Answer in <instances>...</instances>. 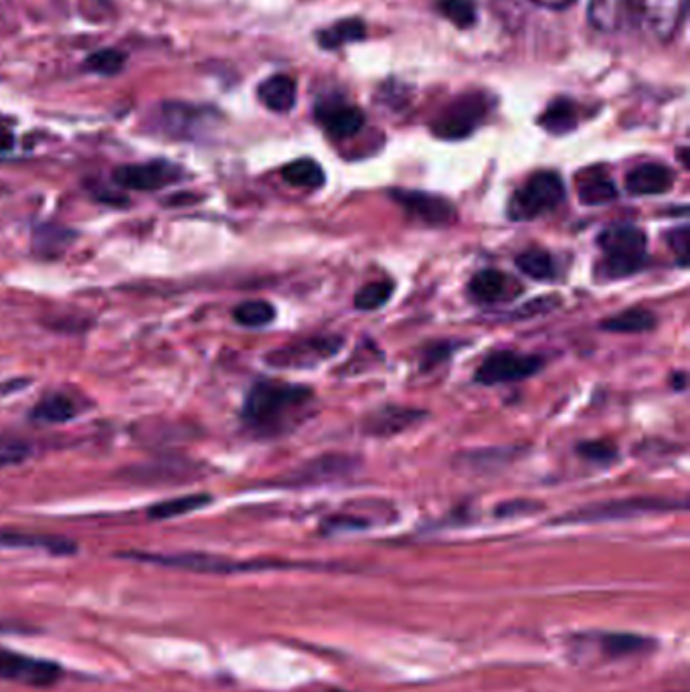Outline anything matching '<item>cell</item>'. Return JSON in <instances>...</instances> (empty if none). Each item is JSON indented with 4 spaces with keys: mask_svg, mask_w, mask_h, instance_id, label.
I'll return each mask as SVG.
<instances>
[{
    "mask_svg": "<svg viewBox=\"0 0 690 692\" xmlns=\"http://www.w3.org/2000/svg\"><path fill=\"white\" fill-rule=\"evenodd\" d=\"M314 401V391L304 385L257 381L243 403V421L262 438H276L298 425Z\"/></svg>",
    "mask_w": 690,
    "mask_h": 692,
    "instance_id": "cell-1",
    "label": "cell"
},
{
    "mask_svg": "<svg viewBox=\"0 0 690 692\" xmlns=\"http://www.w3.org/2000/svg\"><path fill=\"white\" fill-rule=\"evenodd\" d=\"M603 257L597 262L595 276L601 282H614L638 274L646 268V233L630 223L603 229L597 239Z\"/></svg>",
    "mask_w": 690,
    "mask_h": 692,
    "instance_id": "cell-2",
    "label": "cell"
},
{
    "mask_svg": "<svg viewBox=\"0 0 690 692\" xmlns=\"http://www.w3.org/2000/svg\"><path fill=\"white\" fill-rule=\"evenodd\" d=\"M686 500H670V498H656V496H636V498H622V500H608L599 502L593 506H585L579 510H573L561 518L557 523H606V521H624V518L644 516V514H656V512H670V510H684Z\"/></svg>",
    "mask_w": 690,
    "mask_h": 692,
    "instance_id": "cell-3",
    "label": "cell"
},
{
    "mask_svg": "<svg viewBox=\"0 0 690 692\" xmlns=\"http://www.w3.org/2000/svg\"><path fill=\"white\" fill-rule=\"evenodd\" d=\"M565 201L563 179L553 170H541L519 189L508 205V217L514 221H531L555 211Z\"/></svg>",
    "mask_w": 690,
    "mask_h": 692,
    "instance_id": "cell-4",
    "label": "cell"
},
{
    "mask_svg": "<svg viewBox=\"0 0 690 692\" xmlns=\"http://www.w3.org/2000/svg\"><path fill=\"white\" fill-rule=\"evenodd\" d=\"M122 557L138 559L146 563H156L162 567H177L195 573H243V571H270V569H296L304 567L300 563L284 561H229L223 557H211L201 553H181V555H152V553H124Z\"/></svg>",
    "mask_w": 690,
    "mask_h": 692,
    "instance_id": "cell-5",
    "label": "cell"
},
{
    "mask_svg": "<svg viewBox=\"0 0 690 692\" xmlns=\"http://www.w3.org/2000/svg\"><path fill=\"white\" fill-rule=\"evenodd\" d=\"M684 15L686 0H632V21L662 43L676 37Z\"/></svg>",
    "mask_w": 690,
    "mask_h": 692,
    "instance_id": "cell-6",
    "label": "cell"
},
{
    "mask_svg": "<svg viewBox=\"0 0 690 692\" xmlns=\"http://www.w3.org/2000/svg\"><path fill=\"white\" fill-rule=\"evenodd\" d=\"M539 355H523L514 351H496L484 359L474 379L480 385H502L512 381H523L537 375L543 369Z\"/></svg>",
    "mask_w": 690,
    "mask_h": 692,
    "instance_id": "cell-7",
    "label": "cell"
},
{
    "mask_svg": "<svg viewBox=\"0 0 690 692\" xmlns=\"http://www.w3.org/2000/svg\"><path fill=\"white\" fill-rule=\"evenodd\" d=\"M488 114L486 98L480 94H468L450 104L431 126L436 136L444 140H460L470 136Z\"/></svg>",
    "mask_w": 690,
    "mask_h": 692,
    "instance_id": "cell-8",
    "label": "cell"
},
{
    "mask_svg": "<svg viewBox=\"0 0 690 692\" xmlns=\"http://www.w3.org/2000/svg\"><path fill=\"white\" fill-rule=\"evenodd\" d=\"M342 346V338L338 336H316L302 340L298 344L284 346V349L268 355V365L280 369H308L320 365L322 361L334 357Z\"/></svg>",
    "mask_w": 690,
    "mask_h": 692,
    "instance_id": "cell-9",
    "label": "cell"
},
{
    "mask_svg": "<svg viewBox=\"0 0 690 692\" xmlns=\"http://www.w3.org/2000/svg\"><path fill=\"white\" fill-rule=\"evenodd\" d=\"M61 678V668L51 660L31 658L11 650H0V680L21 682L27 686H51Z\"/></svg>",
    "mask_w": 690,
    "mask_h": 692,
    "instance_id": "cell-10",
    "label": "cell"
},
{
    "mask_svg": "<svg viewBox=\"0 0 690 692\" xmlns=\"http://www.w3.org/2000/svg\"><path fill=\"white\" fill-rule=\"evenodd\" d=\"M183 177V170L175 164L154 160L146 164H126L114 170V183L132 191H158Z\"/></svg>",
    "mask_w": 690,
    "mask_h": 692,
    "instance_id": "cell-11",
    "label": "cell"
},
{
    "mask_svg": "<svg viewBox=\"0 0 690 692\" xmlns=\"http://www.w3.org/2000/svg\"><path fill=\"white\" fill-rule=\"evenodd\" d=\"M391 197L397 205H401L405 209V213L425 225H450L456 221V207L440 197V195H431L425 191H391Z\"/></svg>",
    "mask_w": 690,
    "mask_h": 692,
    "instance_id": "cell-12",
    "label": "cell"
},
{
    "mask_svg": "<svg viewBox=\"0 0 690 692\" xmlns=\"http://www.w3.org/2000/svg\"><path fill=\"white\" fill-rule=\"evenodd\" d=\"M316 120L336 140L351 138L365 126V114L342 100H330L316 108Z\"/></svg>",
    "mask_w": 690,
    "mask_h": 692,
    "instance_id": "cell-13",
    "label": "cell"
},
{
    "mask_svg": "<svg viewBox=\"0 0 690 692\" xmlns=\"http://www.w3.org/2000/svg\"><path fill=\"white\" fill-rule=\"evenodd\" d=\"M468 290L476 302L496 304V302L514 298L523 288L516 284L514 278H510L498 270H484L472 278Z\"/></svg>",
    "mask_w": 690,
    "mask_h": 692,
    "instance_id": "cell-14",
    "label": "cell"
},
{
    "mask_svg": "<svg viewBox=\"0 0 690 692\" xmlns=\"http://www.w3.org/2000/svg\"><path fill=\"white\" fill-rule=\"evenodd\" d=\"M674 175L672 170L658 162H646L630 170L626 177V187L632 195H664L672 189Z\"/></svg>",
    "mask_w": 690,
    "mask_h": 692,
    "instance_id": "cell-15",
    "label": "cell"
},
{
    "mask_svg": "<svg viewBox=\"0 0 690 692\" xmlns=\"http://www.w3.org/2000/svg\"><path fill=\"white\" fill-rule=\"evenodd\" d=\"M211 110H201L187 104H166L162 108V122L170 134L179 138H197L209 124Z\"/></svg>",
    "mask_w": 690,
    "mask_h": 692,
    "instance_id": "cell-16",
    "label": "cell"
},
{
    "mask_svg": "<svg viewBox=\"0 0 690 692\" xmlns=\"http://www.w3.org/2000/svg\"><path fill=\"white\" fill-rule=\"evenodd\" d=\"M423 417H425V413L419 409L387 405V407L371 413L365 419V431L371 436L387 438V436L399 434V431H405L407 427H411L413 423H417Z\"/></svg>",
    "mask_w": 690,
    "mask_h": 692,
    "instance_id": "cell-17",
    "label": "cell"
},
{
    "mask_svg": "<svg viewBox=\"0 0 690 692\" xmlns=\"http://www.w3.org/2000/svg\"><path fill=\"white\" fill-rule=\"evenodd\" d=\"M0 547L5 549H41L53 555H73L77 545L63 537L33 535L21 531H0Z\"/></svg>",
    "mask_w": 690,
    "mask_h": 692,
    "instance_id": "cell-18",
    "label": "cell"
},
{
    "mask_svg": "<svg viewBox=\"0 0 690 692\" xmlns=\"http://www.w3.org/2000/svg\"><path fill=\"white\" fill-rule=\"evenodd\" d=\"M632 19V0H589V23L603 31L616 33Z\"/></svg>",
    "mask_w": 690,
    "mask_h": 692,
    "instance_id": "cell-19",
    "label": "cell"
},
{
    "mask_svg": "<svg viewBox=\"0 0 690 692\" xmlns=\"http://www.w3.org/2000/svg\"><path fill=\"white\" fill-rule=\"evenodd\" d=\"M257 96L268 110L286 114L296 106V81L284 73L272 75L257 88Z\"/></svg>",
    "mask_w": 690,
    "mask_h": 692,
    "instance_id": "cell-20",
    "label": "cell"
},
{
    "mask_svg": "<svg viewBox=\"0 0 690 692\" xmlns=\"http://www.w3.org/2000/svg\"><path fill=\"white\" fill-rule=\"evenodd\" d=\"M597 646L601 654L616 660V658H628L634 654H644L654 648V642L636 634H599Z\"/></svg>",
    "mask_w": 690,
    "mask_h": 692,
    "instance_id": "cell-21",
    "label": "cell"
},
{
    "mask_svg": "<svg viewBox=\"0 0 690 692\" xmlns=\"http://www.w3.org/2000/svg\"><path fill=\"white\" fill-rule=\"evenodd\" d=\"M367 35L365 23L361 19H342L316 33V41L322 49H340L349 43L363 41Z\"/></svg>",
    "mask_w": 690,
    "mask_h": 692,
    "instance_id": "cell-22",
    "label": "cell"
},
{
    "mask_svg": "<svg viewBox=\"0 0 690 692\" xmlns=\"http://www.w3.org/2000/svg\"><path fill=\"white\" fill-rule=\"evenodd\" d=\"M79 413L77 403L65 393L45 395L31 411V417L41 423H65Z\"/></svg>",
    "mask_w": 690,
    "mask_h": 692,
    "instance_id": "cell-23",
    "label": "cell"
},
{
    "mask_svg": "<svg viewBox=\"0 0 690 692\" xmlns=\"http://www.w3.org/2000/svg\"><path fill=\"white\" fill-rule=\"evenodd\" d=\"M75 231L55 225V223H45L39 225L33 231V251L45 255V257H57L61 251H65L73 241H75Z\"/></svg>",
    "mask_w": 690,
    "mask_h": 692,
    "instance_id": "cell-24",
    "label": "cell"
},
{
    "mask_svg": "<svg viewBox=\"0 0 690 692\" xmlns=\"http://www.w3.org/2000/svg\"><path fill=\"white\" fill-rule=\"evenodd\" d=\"M213 498L209 494H187L179 498H170L164 502H156L148 508V516L152 521H166V518L185 516L191 514L203 506H207Z\"/></svg>",
    "mask_w": 690,
    "mask_h": 692,
    "instance_id": "cell-25",
    "label": "cell"
},
{
    "mask_svg": "<svg viewBox=\"0 0 690 692\" xmlns=\"http://www.w3.org/2000/svg\"><path fill=\"white\" fill-rule=\"evenodd\" d=\"M579 122V114H577V106L567 100V98H559L555 100L541 116L539 124L551 132V134H567L573 128H577Z\"/></svg>",
    "mask_w": 690,
    "mask_h": 692,
    "instance_id": "cell-26",
    "label": "cell"
},
{
    "mask_svg": "<svg viewBox=\"0 0 690 692\" xmlns=\"http://www.w3.org/2000/svg\"><path fill=\"white\" fill-rule=\"evenodd\" d=\"M282 177L288 185L302 189H318L324 185V170L312 158H300L286 164Z\"/></svg>",
    "mask_w": 690,
    "mask_h": 692,
    "instance_id": "cell-27",
    "label": "cell"
},
{
    "mask_svg": "<svg viewBox=\"0 0 690 692\" xmlns=\"http://www.w3.org/2000/svg\"><path fill=\"white\" fill-rule=\"evenodd\" d=\"M618 189L610 177L603 172H591L589 177L581 179L579 185V199L583 205H606L616 201Z\"/></svg>",
    "mask_w": 690,
    "mask_h": 692,
    "instance_id": "cell-28",
    "label": "cell"
},
{
    "mask_svg": "<svg viewBox=\"0 0 690 692\" xmlns=\"http://www.w3.org/2000/svg\"><path fill=\"white\" fill-rule=\"evenodd\" d=\"M656 326V318L652 312L642 308H630L601 322V330L606 332H648Z\"/></svg>",
    "mask_w": 690,
    "mask_h": 692,
    "instance_id": "cell-29",
    "label": "cell"
},
{
    "mask_svg": "<svg viewBox=\"0 0 690 692\" xmlns=\"http://www.w3.org/2000/svg\"><path fill=\"white\" fill-rule=\"evenodd\" d=\"M516 266H519V270L529 278L541 282L553 280L557 274L555 259L545 249H527L525 253L516 257Z\"/></svg>",
    "mask_w": 690,
    "mask_h": 692,
    "instance_id": "cell-30",
    "label": "cell"
},
{
    "mask_svg": "<svg viewBox=\"0 0 690 692\" xmlns=\"http://www.w3.org/2000/svg\"><path fill=\"white\" fill-rule=\"evenodd\" d=\"M233 318L245 328H262L276 318V310L266 300H249L233 310Z\"/></svg>",
    "mask_w": 690,
    "mask_h": 692,
    "instance_id": "cell-31",
    "label": "cell"
},
{
    "mask_svg": "<svg viewBox=\"0 0 690 692\" xmlns=\"http://www.w3.org/2000/svg\"><path fill=\"white\" fill-rule=\"evenodd\" d=\"M438 11L458 29H470L478 21V13L472 0H440Z\"/></svg>",
    "mask_w": 690,
    "mask_h": 692,
    "instance_id": "cell-32",
    "label": "cell"
},
{
    "mask_svg": "<svg viewBox=\"0 0 690 692\" xmlns=\"http://www.w3.org/2000/svg\"><path fill=\"white\" fill-rule=\"evenodd\" d=\"M395 286L391 282H373L363 286L357 294H355V306L359 310L371 312L377 310L381 306H385L389 302V298L393 296Z\"/></svg>",
    "mask_w": 690,
    "mask_h": 692,
    "instance_id": "cell-33",
    "label": "cell"
},
{
    "mask_svg": "<svg viewBox=\"0 0 690 692\" xmlns=\"http://www.w3.org/2000/svg\"><path fill=\"white\" fill-rule=\"evenodd\" d=\"M124 65H126V55L122 51H116V49L98 51V53L90 55L88 61H85V67L94 73H100V75H116L124 69Z\"/></svg>",
    "mask_w": 690,
    "mask_h": 692,
    "instance_id": "cell-34",
    "label": "cell"
},
{
    "mask_svg": "<svg viewBox=\"0 0 690 692\" xmlns=\"http://www.w3.org/2000/svg\"><path fill=\"white\" fill-rule=\"evenodd\" d=\"M577 452L597 464H610L618 458V448L612 442H583Z\"/></svg>",
    "mask_w": 690,
    "mask_h": 692,
    "instance_id": "cell-35",
    "label": "cell"
},
{
    "mask_svg": "<svg viewBox=\"0 0 690 692\" xmlns=\"http://www.w3.org/2000/svg\"><path fill=\"white\" fill-rule=\"evenodd\" d=\"M670 249L676 253L680 266H686L688 262V227H678L668 233Z\"/></svg>",
    "mask_w": 690,
    "mask_h": 692,
    "instance_id": "cell-36",
    "label": "cell"
},
{
    "mask_svg": "<svg viewBox=\"0 0 690 692\" xmlns=\"http://www.w3.org/2000/svg\"><path fill=\"white\" fill-rule=\"evenodd\" d=\"M531 502H508V504H502L498 506V514L502 516H510V514H519V512H529L531 510Z\"/></svg>",
    "mask_w": 690,
    "mask_h": 692,
    "instance_id": "cell-37",
    "label": "cell"
},
{
    "mask_svg": "<svg viewBox=\"0 0 690 692\" xmlns=\"http://www.w3.org/2000/svg\"><path fill=\"white\" fill-rule=\"evenodd\" d=\"M25 450L23 448H7L0 452V466H7V464H15V462H21L25 458Z\"/></svg>",
    "mask_w": 690,
    "mask_h": 692,
    "instance_id": "cell-38",
    "label": "cell"
},
{
    "mask_svg": "<svg viewBox=\"0 0 690 692\" xmlns=\"http://www.w3.org/2000/svg\"><path fill=\"white\" fill-rule=\"evenodd\" d=\"M15 144V136H13V130L0 120V152H9Z\"/></svg>",
    "mask_w": 690,
    "mask_h": 692,
    "instance_id": "cell-39",
    "label": "cell"
},
{
    "mask_svg": "<svg viewBox=\"0 0 690 692\" xmlns=\"http://www.w3.org/2000/svg\"><path fill=\"white\" fill-rule=\"evenodd\" d=\"M533 3L543 7V9H549V11H563V9L571 7L573 3H577V0H533Z\"/></svg>",
    "mask_w": 690,
    "mask_h": 692,
    "instance_id": "cell-40",
    "label": "cell"
},
{
    "mask_svg": "<svg viewBox=\"0 0 690 692\" xmlns=\"http://www.w3.org/2000/svg\"><path fill=\"white\" fill-rule=\"evenodd\" d=\"M672 379H676V389H684V385H686L684 373H676V375H672Z\"/></svg>",
    "mask_w": 690,
    "mask_h": 692,
    "instance_id": "cell-41",
    "label": "cell"
},
{
    "mask_svg": "<svg viewBox=\"0 0 690 692\" xmlns=\"http://www.w3.org/2000/svg\"><path fill=\"white\" fill-rule=\"evenodd\" d=\"M330 692H344V690H330Z\"/></svg>",
    "mask_w": 690,
    "mask_h": 692,
    "instance_id": "cell-42",
    "label": "cell"
}]
</instances>
